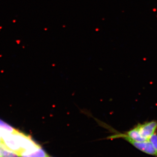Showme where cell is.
<instances>
[{
    "instance_id": "5b68a950",
    "label": "cell",
    "mask_w": 157,
    "mask_h": 157,
    "mask_svg": "<svg viewBox=\"0 0 157 157\" xmlns=\"http://www.w3.org/2000/svg\"><path fill=\"white\" fill-rule=\"evenodd\" d=\"M20 157H48V155L42 147L31 152H23L19 155Z\"/></svg>"
},
{
    "instance_id": "8992f818",
    "label": "cell",
    "mask_w": 157,
    "mask_h": 157,
    "mask_svg": "<svg viewBox=\"0 0 157 157\" xmlns=\"http://www.w3.org/2000/svg\"><path fill=\"white\" fill-rule=\"evenodd\" d=\"M0 128L10 134H14L18 131L14 128L13 127L11 126L9 124L6 123L1 119H0Z\"/></svg>"
},
{
    "instance_id": "7a4b0ae2",
    "label": "cell",
    "mask_w": 157,
    "mask_h": 157,
    "mask_svg": "<svg viewBox=\"0 0 157 157\" xmlns=\"http://www.w3.org/2000/svg\"><path fill=\"white\" fill-rule=\"evenodd\" d=\"M14 134L19 141L20 146L22 150L21 153L32 151L41 147L39 144L36 143L30 136L18 131Z\"/></svg>"
},
{
    "instance_id": "6da1fadb",
    "label": "cell",
    "mask_w": 157,
    "mask_h": 157,
    "mask_svg": "<svg viewBox=\"0 0 157 157\" xmlns=\"http://www.w3.org/2000/svg\"><path fill=\"white\" fill-rule=\"evenodd\" d=\"M1 130L2 141L5 147L19 155L22 150L17 137L14 134H10L1 129Z\"/></svg>"
},
{
    "instance_id": "ba28073f",
    "label": "cell",
    "mask_w": 157,
    "mask_h": 157,
    "mask_svg": "<svg viewBox=\"0 0 157 157\" xmlns=\"http://www.w3.org/2000/svg\"><path fill=\"white\" fill-rule=\"evenodd\" d=\"M149 140L151 142L152 144L154 147L155 150L156 152V156H157V135L154 134L150 137Z\"/></svg>"
},
{
    "instance_id": "3957f363",
    "label": "cell",
    "mask_w": 157,
    "mask_h": 157,
    "mask_svg": "<svg viewBox=\"0 0 157 157\" xmlns=\"http://www.w3.org/2000/svg\"><path fill=\"white\" fill-rule=\"evenodd\" d=\"M122 137L140 151L143 152L147 154L156 156V152L155 150L154 147L151 142L149 140L138 142V141H135L131 140L128 137Z\"/></svg>"
},
{
    "instance_id": "8fae6325",
    "label": "cell",
    "mask_w": 157,
    "mask_h": 157,
    "mask_svg": "<svg viewBox=\"0 0 157 157\" xmlns=\"http://www.w3.org/2000/svg\"></svg>"
},
{
    "instance_id": "9c48e42d",
    "label": "cell",
    "mask_w": 157,
    "mask_h": 157,
    "mask_svg": "<svg viewBox=\"0 0 157 157\" xmlns=\"http://www.w3.org/2000/svg\"><path fill=\"white\" fill-rule=\"evenodd\" d=\"M0 140H2V133L1 132V129H0Z\"/></svg>"
},
{
    "instance_id": "30bf717a",
    "label": "cell",
    "mask_w": 157,
    "mask_h": 157,
    "mask_svg": "<svg viewBox=\"0 0 157 157\" xmlns=\"http://www.w3.org/2000/svg\"><path fill=\"white\" fill-rule=\"evenodd\" d=\"M48 157H50V156H48Z\"/></svg>"
},
{
    "instance_id": "52a82bcc",
    "label": "cell",
    "mask_w": 157,
    "mask_h": 157,
    "mask_svg": "<svg viewBox=\"0 0 157 157\" xmlns=\"http://www.w3.org/2000/svg\"><path fill=\"white\" fill-rule=\"evenodd\" d=\"M0 157H20L18 155L14 152L3 147H0Z\"/></svg>"
},
{
    "instance_id": "277c9868",
    "label": "cell",
    "mask_w": 157,
    "mask_h": 157,
    "mask_svg": "<svg viewBox=\"0 0 157 157\" xmlns=\"http://www.w3.org/2000/svg\"><path fill=\"white\" fill-rule=\"evenodd\" d=\"M136 128L142 137L149 140L150 137L155 134L157 128V122L151 121L139 124Z\"/></svg>"
}]
</instances>
